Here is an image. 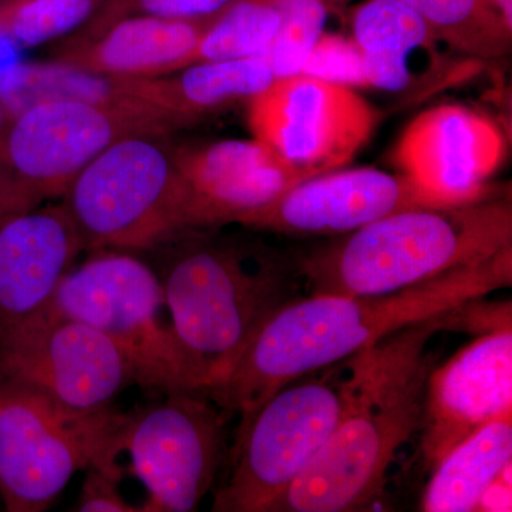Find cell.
<instances>
[{"instance_id":"obj_1","label":"cell","mask_w":512,"mask_h":512,"mask_svg":"<svg viewBox=\"0 0 512 512\" xmlns=\"http://www.w3.org/2000/svg\"><path fill=\"white\" fill-rule=\"evenodd\" d=\"M512 285V247L386 295H303L265 323L221 386L208 393L222 409L249 419L279 389L343 362L376 340Z\"/></svg>"},{"instance_id":"obj_2","label":"cell","mask_w":512,"mask_h":512,"mask_svg":"<svg viewBox=\"0 0 512 512\" xmlns=\"http://www.w3.org/2000/svg\"><path fill=\"white\" fill-rule=\"evenodd\" d=\"M463 306L376 340L348 359L345 402L332 436L274 512L369 510L397 451L419 434L433 339L463 330Z\"/></svg>"},{"instance_id":"obj_3","label":"cell","mask_w":512,"mask_h":512,"mask_svg":"<svg viewBox=\"0 0 512 512\" xmlns=\"http://www.w3.org/2000/svg\"><path fill=\"white\" fill-rule=\"evenodd\" d=\"M205 229L168 242L163 285L171 328L195 392L221 386L282 306L305 295L296 258Z\"/></svg>"},{"instance_id":"obj_4","label":"cell","mask_w":512,"mask_h":512,"mask_svg":"<svg viewBox=\"0 0 512 512\" xmlns=\"http://www.w3.org/2000/svg\"><path fill=\"white\" fill-rule=\"evenodd\" d=\"M512 247L510 197L396 212L296 256L306 295L403 291Z\"/></svg>"},{"instance_id":"obj_5","label":"cell","mask_w":512,"mask_h":512,"mask_svg":"<svg viewBox=\"0 0 512 512\" xmlns=\"http://www.w3.org/2000/svg\"><path fill=\"white\" fill-rule=\"evenodd\" d=\"M62 198L84 249L92 251H148L198 229L168 134L111 144Z\"/></svg>"},{"instance_id":"obj_6","label":"cell","mask_w":512,"mask_h":512,"mask_svg":"<svg viewBox=\"0 0 512 512\" xmlns=\"http://www.w3.org/2000/svg\"><path fill=\"white\" fill-rule=\"evenodd\" d=\"M126 414L74 412L0 375V498L9 512L47 510L74 474L119 466Z\"/></svg>"},{"instance_id":"obj_7","label":"cell","mask_w":512,"mask_h":512,"mask_svg":"<svg viewBox=\"0 0 512 512\" xmlns=\"http://www.w3.org/2000/svg\"><path fill=\"white\" fill-rule=\"evenodd\" d=\"M348 359L299 377L272 394L244 424L214 512H274L332 436L345 402Z\"/></svg>"},{"instance_id":"obj_8","label":"cell","mask_w":512,"mask_h":512,"mask_svg":"<svg viewBox=\"0 0 512 512\" xmlns=\"http://www.w3.org/2000/svg\"><path fill=\"white\" fill-rule=\"evenodd\" d=\"M181 127L143 101L52 97L13 116L0 133V177L33 205L62 197L94 158L121 138Z\"/></svg>"},{"instance_id":"obj_9","label":"cell","mask_w":512,"mask_h":512,"mask_svg":"<svg viewBox=\"0 0 512 512\" xmlns=\"http://www.w3.org/2000/svg\"><path fill=\"white\" fill-rule=\"evenodd\" d=\"M93 252L64 276L46 311L106 335L127 357L141 387L195 392L171 328L160 276L124 251Z\"/></svg>"},{"instance_id":"obj_10","label":"cell","mask_w":512,"mask_h":512,"mask_svg":"<svg viewBox=\"0 0 512 512\" xmlns=\"http://www.w3.org/2000/svg\"><path fill=\"white\" fill-rule=\"evenodd\" d=\"M234 414L207 393L178 390L126 414L121 450L147 498L140 512L195 511L217 480Z\"/></svg>"},{"instance_id":"obj_11","label":"cell","mask_w":512,"mask_h":512,"mask_svg":"<svg viewBox=\"0 0 512 512\" xmlns=\"http://www.w3.org/2000/svg\"><path fill=\"white\" fill-rule=\"evenodd\" d=\"M380 111L352 87L306 74L276 79L248 101L256 140L303 180L340 170L369 143Z\"/></svg>"},{"instance_id":"obj_12","label":"cell","mask_w":512,"mask_h":512,"mask_svg":"<svg viewBox=\"0 0 512 512\" xmlns=\"http://www.w3.org/2000/svg\"><path fill=\"white\" fill-rule=\"evenodd\" d=\"M0 375L82 413L110 409L117 394L137 384L133 366L106 335L49 311L0 338Z\"/></svg>"},{"instance_id":"obj_13","label":"cell","mask_w":512,"mask_h":512,"mask_svg":"<svg viewBox=\"0 0 512 512\" xmlns=\"http://www.w3.org/2000/svg\"><path fill=\"white\" fill-rule=\"evenodd\" d=\"M446 205L406 175L340 168L293 185L237 224L286 237L335 238L396 212Z\"/></svg>"},{"instance_id":"obj_14","label":"cell","mask_w":512,"mask_h":512,"mask_svg":"<svg viewBox=\"0 0 512 512\" xmlns=\"http://www.w3.org/2000/svg\"><path fill=\"white\" fill-rule=\"evenodd\" d=\"M505 416H512L511 323L478 333L430 373L419 430L424 470L430 473L474 431Z\"/></svg>"},{"instance_id":"obj_15","label":"cell","mask_w":512,"mask_h":512,"mask_svg":"<svg viewBox=\"0 0 512 512\" xmlns=\"http://www.w3.org/2000/svg\"><path fill=\"white\" fill-rule=\"evenodd\" d=\"M505 153L503 133L490 117L443 104L410 121L394 147L393 163L437 200L461 205L498 194L488 180Z\"/></svg>"},{"instance_id":"obj_16","label":"cell","mask_w":512,"mask_h":512,"mask_svg":"<svg viewBox=\"0 0 512 512\" xmlns=\"http://www.w3.org/2000/svg\"><path fill=\"white\" fill-rule=\"evenodd\" d=\"M175 157L190 192L198 229L237 224L305 181L256 138L175 147Z\"/></svg>"},{"instance_id":"obj_17","label":"cell","mask_w":512,"mask_h":512,"mask_svg":"<svg viewBox=\"0 0 512 512\" xmlns=\"http://www.w3.org/2000/svg\"><path fill=\"white\" fill-rule=\"evenodd\" d=\"M83 249L62 204L0 222V338L46 311Z\"/></svg>"},{"instance_id":"obj_18","label":"cell","mask_w":512,"mask_h":512,"mask_svg":"<svg viewBox=\"0 0 512 512\" xmlns=\"http://www.w3.org/2000/svg\"><path fill=\"white\" fill-rule=\"evenodd\" d=\"M220 13L194 20L130 16L96 35L74 37L53 63L110 79L165 76L190 66L202 35Z\"/></svg>"},{"instance_id":"obj_19","label":"cell","mask_w":512,"mask_h":512,"mask_svg":"<svg viewBox=\"0 0 512 512\" xmlns=\"http://www.w3.org/2000/svg\"><path fill=\"white\" fill-rule=\"evenodd\" d=\"M262 55L190 64L150 79H114L117 96L143 101L181 127L237 101L251 100L275 82Z\"/></svg>"},{"instance_id":"obj_20","label":"cell","mask_w":512,"mask_h":512,"mask_svg":"<svg viewBox=\"0 0 512 512\" xmlns=\"http://www.w3.org/2000/svg\"><path fill=\"white\" fill-rule=\"evenodd\" d=\"M353 40L369 87L406 93L416 84L410 60L439 42L423 16L399 0H367L353 15Z\"/></svg>"},{"instance_id":"obj_21","label":"cell","mask_w":512,"mask_h":512,"mask_svg":"<svg viewBox=\"0 0 512 512\" xmlns=\"http://www.w3.org/2000/svg\"><path fill=\"white\" fill-rule=\"evenodd\" d=\"M512 416L490 421L430 471L420 511H477L485 491L512 464Z\"/></svg>"},{"instance_id":"obj_22","label":"cell","mask_w":512,"mask_h":512,"mask_svg":"<svg viewBox=\"0 0 512 512\" xmlns=\"http://www.w3.org/2000/svg\"><path fill=\"white\" fill-rule=\"evenodd\" d=\"M426 19L434 35L470 57L494 60L510 52L512 30L485 0H399Z\"/></svg>"},{"instance_id":"obj_23","label":"cell","mask_w":512,"mask_h":512,"mask_svg":"<svg viewBox=\"0 0 512 512\" xmlns=\"http://www.w3.org/2000/svg\"><path fill=\"white\" fill-rule=\"evenodd\" d=\"M279 28L281 18L268 0H234L205 30L191 64L262 55Z\"/></svg>"},{"instance_id":"obj_24","label":"cell","mask_w":512,"mask_h":512,"mask_svg":"<svg viewBox=\"0 0 512 512\" xmlns=\"http://www.w3.org/2000/svg\"><path fill=\"white\" fill-rule=\"evenodd\" d=\"M106 0H5L0 30L20 49L42 46L90 20Z\"/></svg>"},{"instance_id":"obj_25","label":"cell","mask_w":512,"mask_h":512,"mask_svg":"<svg viewBox=\"0 0 512 512\" xmlns=\"http://www.w3.org/2000/svg\"><path fill=\"white\" fill-rule=\"evenodd\" d=\"M279 13L281 28L262 53L275 79L301 73L313 46L325 33L330 6L339 0H268Z\"/></svg>"},{"instance_id":"obj_26","label":"cell","mask_w":512,"mask_h":512,"mask_svg":"<svg viewBox=\"0 0 512 512\" xmlns=\"http://www.w3.org/2000/svg\"><path fill=\"white\" fill-rule=\"evenodd\" d=\"M234 0H106L89 26L77 36H92L130 16H154L173 20H194L217 15Z\"/></svg>"},{"instance_id":"obj_27","label":"cell","mask_w":512,"mask_h":512,"mask_svg":"<svg viewBox=\"0 0 512 512\" xmlns=\"http://www.w3.org/2000/svg\"><path fill=\"white\" fill-rule=\"evenodd\" d=\"M299 74L340 86L369 87L362 53L355 40L339 35L323 33Z\"/></svg>"},{"instance_id":"obj_28","label":"cell","mask_w":512,"mask_h":512,"mask_svg":"<svg viewBox=\"0 0 512 512\" xmlns=\"http://www.w3.org/2000/svg\"><path fill=\"white\" fill-rule=\"evenodd\" d=\"M124 470L120 466L97 467L86 470L76 511L138 512L140 507L128 503L120 491Z\"/></svg>"},{"instance_id":"obj_29","label":"cell","mask_w":512,"mask_h":512,"mask_svg":"<svg viewBox=\"0 0 512 512\" xmlns=\"http://www.w3.org/2000/svg\"><path fill=\"white\" fill-rule=\"evenodd\" d=\"M511 464L485 491L477 511L511 510Z\"/></svg>"},{"instance_id":"obj_30","label":"cell","mask_w":512,"mask_h":512,"mask_svg":"<svg viewBox=\"0 0 512 512\" xmlns=\"http://www.w3.org/2000/svg\"><path fill=\"white\" fill-rule=\"evenodd\" d=\"M20 47L8 33L0 30V90L12 79L20 67Z\"/></svg>"},{"instance_id":"obj_31","label":"cell","mask_w":512,"mask_h":512,"mask_svg":"<svg viewBox=\"0 0 512 512\" xmlns=\"http://www.w3.org/2000/svg\"><path fill=\"white\" fill-rule=\"evenodd\" d=\"M32 204L20 195L15 188L0 177V222L6 220L10 215L18 214V212L32 210Z\"/></svg>"},{"instance_id":"obj_32","label":"cell","mask_w":512,"mask_h":512,"mask_svg":"<svg viewBox=\"0 0 512 512\" xmlns=\"http://www.w3.org/2000/svg\"><path fill=\"white\" fill-rule=\"evenodd\" d=\"M485 2L500 13L507 28L512 30V0H485Z\"/></svg>"},{"instance_id":"obj_33","label":"cell","mask_w":512,"mask_h":512,"mask_svg":"<svg viewBox=\"0 0 512 512\" xmlns=\"http://www.w3.org/2000/svg\"><path fill=\"white\" fill-rule=\"evenodd\" d=\"M9 119L8 109H6L5 103L0 99V133H2L3 128L8 124Z\"/></svg>"},{"instance_id":"obj_34","label":"cell","mask_w":512,"mask_h":512,"mask_svg":"<svg viewBox=\"0 0 512 512\" xmlns=\"http://www.w3.org/2000/svg\"><path fill=\"white\" fill-rule=\"evenodd\" d=\"M3 2H5V0H0V5H2Z\"/></svg>"}]
</instances>
